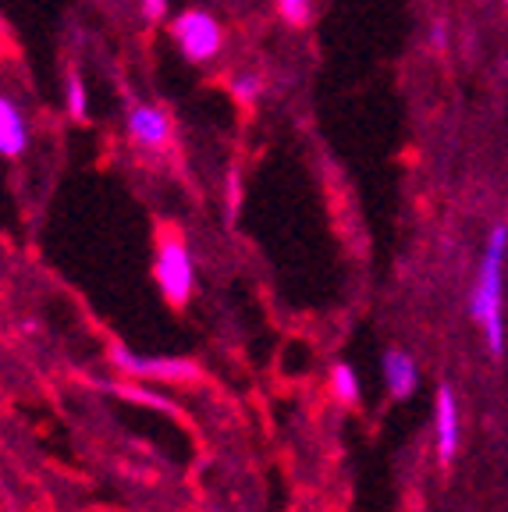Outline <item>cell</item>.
I'll list each match as a JSON object with an SVG mask.
<instances>
[{
	"label": "cell",
	"instance_id": "15",
	"mask_svg": "<svg viewBox=\"0 0 508 512\" xmlns=\"http://www.w3.org/2000/svg\"><path fill=\"white\" fill-rule=\"evenodd\" d=\"M139 8H143V18L150 25L164 22L167 18V8H171V0H139Z\"/></svg>",
	"mask_w": 508,
	"mask_h": 512
},
{
	"label": "cell",
	"instance_id": "6",
	"mask_svg": "<svg viewBox=\"0 0 508 512\" xmlns=\"http://www.w3.org/2000/svg\"><path fill=\"white\" fill-rule=\"evenodd\" d=\"M32 132H29V118H25L22 107L11 100L8 93H0V157L4 160H18L29 153Z\"/></svg>",
	"mask_w": 508,
	"mask_h": 512
},
{
	"label": "cell",
	"instance_id": "14",
	"mask_svg": "<svg viewBox=\"0 0 508 512\" xmlns=\"http://www.w3.org/2000/svg\"><path fill=\"white\" fill-rule=\"evenodd\" d=\"M224 185H228V200H224V207H228V217L235 221V217H239V203H242V175L231 168L228 178H224Z\"/></svg>",
	"mask_w": 508,
	"mask_h": 512
},
{
	"label": "cell",
	"instance_id": "4",
	"mask_svg": "<svg viewBox=\"0 0 508 512\" xmlns=\"http://www.w3.org/2000/svg\"><path fill=\"white\" fill-rule=\"evenodd\" d=\"M111 363L118 374L125 377H143V381H171V384H189L199 381L203 370L192 360H175V356H139L128 345H111Z\"/></svg>",
	"mask_w": 508,
	"mask_h": 512
},
{
	"label": "cell",
	"instance_id": "16",
	"mask_svg": "<svg viewBox=\"0 0 508 512\" xmlns=\"http://www.w3.org/2000/svg\"><path fill=\"white\" fill-rule=\"evenodd\" d=\"M430 47H434V50H445L448 47V25H445V18H437V22L430 25Z\"/></svg>",
	"mask_w": 508,
	"mask_h": 512
},
{
	"label": "cell",
	"instance_id": "5",
	"mask_svg": "<svg viewBox=\"0 0 508 512\" xmlns=\"http://www.w3.org/2000/svg\"><path fill=\"white\" fill-rule=\"evenodd\" d=\"M125 132H128V143L139 146V150H167V143H171V132H175V125H171V114L164 111V107L157 104H132L125 114Z\"/></svg>",
	"mask_w": 508,
	"mask_h": 512
},
{
	"label": "cell",
	"instance_id": "8",
	"mask_svg": "<svg viewBox=\"0 0 508 512\" xmlns=\"http://www.w3.org/2000/svg\"><path fill=\"white\" fill-rule=\"evenodd\" d=\"M416 381H420V370L416 360L402 349L384 352V384H388L391 399H409L416 392Z\"/></svg>",
	"mask_w": 508,
	"mask_h": 512
},
{
	"label": "cell",
	"instance_id": "12",
	"mask_svg": "<svg viewBox=\"0 0 508 512\" xmlns=\"http://www.w3.org/2000/svg\"><path fill=\"white\" fill-rule=\"evenodd\" d=\"M260 93H263V79H260V75L242 72V75H235V79H231V96H235L242 107H256Z\"/></svg>",
	"mask_w": 508,
	"mask_h": 512
},
{
	"label": "cell",
	"instance_id": "13",
	"mask_svg": "<svg viewBox=\"0 0 508 512\" xmlns=\"http://www.w3.org/2000/svg\"><path fill=\"white\" fill-rule=\"evenodd\" d=\"M111 392H114V395H121V399L146 402V406H153V409H175V402H171V399H157V395L143 392V388H128V384H114Z\"/></svg>",
	"mask_w": 508,
	"mask_h": 512
},
{
	"label": "cell",
	"instance_id": "9",
	"mask_svg": "<svg viewBox=\"0 0 508 512\" xmlns=\"http://www.w3.org/2000/svg\"><path fill=\"white\" fill-rule=\"evenodd\" d=\"M64 107H68V118L75 125H86L89 121V86L82 79V72L64 75Z\"/></svg>",
	"mask_w": 508,
	"mask_h": 512
},
{
	"label": "cell",
	"instance_id": "7",
	"mask_svg": "<svg viewBox=\"0 0 508 512\" xmlns=\"http://www.w3.org/2000/svg\"><path fill=\"white\" fill-rule=\"evenodd\" d=\"M434 427H437V456H441V463H452L455 452H459V406H455V392L448 384L437 388Z\"/></svg>",
	"mask_w": 508,
	"mask_h": 512
},
{
	"label": "cell",
	"instance_id": "10",
	"mask_svg": "<svg viewBox=\"0 0 508 512\" xmlns=\"http://www.w3.org/2000/svg\"><path fill=\"white\" fill-rule=\"evenodd\" d=\"M281 22L292 25V29H306L317 15V0H274Z\"/></svg>",
	"mask_w": 508,
	"mask_h": 512
},
{
	"label": "cell",
	"instance_id": "11",
	"mask_svg": "<svg viewBox=\"0 0 508 512\" xmlns=\"http://www.w3.org/2000/svg\"><path fill=\"white\" fill-rule=\"evenodd\" d=\"M331 388L342 402H359V377L349 363H334L331 367Z\"/></svg>",
	"mask_w": 508,
	"mask_h": 512
},
{
	"label": "cell",
	"instance_id": "1",
	"mask_svg": "<svg viewBox=\"0 0 508 512\" xmlns=\"http://www.w3.org/2000/svg\"><path fill=\"white\" fill-rule=\"evenodd\" d=\"M505 256H508V224H494L487 235L484 256H480V271L473 281V296H469V313L484 331L491 356H501L505 349V320H501V292H505Z\"/></svg>",
	"mask_w": 508,
	"mask_h": 512
},
{
	"label": "cell",
	"instance_id": "3",
	"mask_svg": "<svg viewBox=\"0 0 508 512\" xmlns=\"http://www.w3.org/2000/svg\"><path fill=\"white\" fill-rule=\"evenodd\" d=\"M171 40L178 43L185 61L210 64V61H217L224 50V29L210 11L189 8V11H182V15L171 18Z\"/></svg>",
	"mask_w": 508,
	"mask_h": 512
},
{
	"label": "cell",
	"instance_id": "17",
	"mask_svg": "<svg viewBox=\"0 0 508 512\" xmlns=\"http://www.w3.org/2000/svg\"><path fill=\"white\" fill-rule=\"evenodd\" d=\"M505 8H508V0H505Z\"/></svg>",
	"mask_w": 508,
	"mask_h": 512
},
{
	"label": "cell",
	"instance_id": "2",
	"mask_svg": "<svg viewBox=\"0 0 508 512\" xmlns=\"http://www.w3.org/2000/svg\"><path fill=\"white\" fill-rule=\"evenodd\" d=\"M157 285L164 292V299L175 310H182L192 299V288H196V267H192V253L185 246V235L178 232L175 224L171 228H160L157 239Z\"/></svg>",
	"mask_w": 508,
	"mask_h": 512
}]
</instances>
